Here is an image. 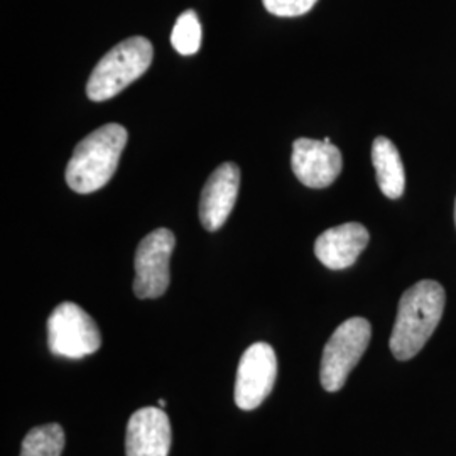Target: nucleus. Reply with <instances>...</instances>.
I'll use <instances>...</instances> for the list:
<instances>
[{"instance_id": "obj_15", "label": "nucleus", "mask_w": 456, "mask_h": 456, "mask_svg": "<svg viewBox=\"0 0 456 456\" xmlns=\"http://www.w3.org/2000/svg\"><path fill=\"white\" fill-rule=\"evenodd\" d=\"M318 0H262L267 12L277 17H297L310 12Z\"/></svg>"}, {"instance_id": "obj_13", "label": "nucleus", "mask_w": 456, "mask_h": 456, "mask_svg": "<svg viewBox=\"0 0 456 456\" xmlns=\"http://www.w3.org/2000/svg\"><path fill=\"white\" fill-rule=\"evenodd\" d=\"M65 448V431L60 424L33 428L22 441L20 456H61Z\"/></svg>"}, {"instance_id": "obj_5", "label": "nucleus", "mask_w": 456, "mask_h": 456, "mask_svg": "<svg viewBox=\"0 0 456 456\" xmlns=\"http://www.w3.org/2000/svg\"><path fill=\"white\" fill-rule=\"evenodd\" d=\"M48 345L53 355L78 360L97 352L102 335L86 311L66 301L49 314Z\"/></svg>"}, {"instance_id": "obj_14", "label": "nucleus", "mask_w": 456, "mask_h": 456, "mask_svg": "<svg viewBox=\"0 0 456 456\" xmlns=\"http://www.w3.org/2000/svg\"><path fill=\"white\" fill-rule=\"evenodd\" d=\"M171 43L173 48L184 56L198 53L201 45V26L195 11H186L178 17L171 34Z\"/></svg>"}, {"instance_id": "obj_11", "label": "nucleus", "mask_w": 456, "mask_h": 456, "mask_svg": "<svg viewBox=\"0 0 456 456\" xmlns=\"http://www.w3.org/2000/svg\"><path fill=\"white\" fill-rule=\"evenodd\" d=\"M369 239V230L362 224L348 222L323 232L314 242V254L328 269L342 271L355 264Z\"/></svg>"}, {"instance_id": "obj_10", "label": "nucleus", "mask_w": 456, "mask_h": 456, "mask_svg": "<svg viewBox=\"0 0 456 456\" xmlns=\"http://www.w3.org/2000/svg\"><path fill=\"white\" fill-rule=\"evenodd\" d=\"M171 423L161 408L135 411L127 424V456H167L171 450Z\"/></svg>"}, {"instance_id": "obj_2", "label": "nucleus", "mask_w": 456, "mask_h": 456, "mask_svg": "<svg viewBox=\"0 0 456 456\" xmlns=\"http://www.w3.org/2000/svg\"><path fill=\"white\" fill-rule=\"evenodd\" d=\"M127 131L120 124H107L86 135L66 166L68 186L88 195L103 188L117 171L124 147L127 144Z\"/></svg>"}, {"instance_id": "obj_1", "label": "nucleus", "mask_w": 456, "mask_h": 456, "mask_svg": "<svg viewBox=\"0 0 456 456\" xmlns=\"http://www.w3.org/2000/svg\"><path fill=\"white\" fill-rule=\"evenodd\" d=\"M444 303L443 286L431 279L416 282L403 294L389 342L395 359L406 362L421 352L440 325Z\"/></svg>"}, {"instance_id": "obj_17", "label": "nucleus", "mask_w": 456, "mask_h": 456, "mask_svg": "<svg viewBox=\"0 0 456 456\" xmlns=\"http://www.w3.org/2000/svg\"><path fill=\"white\" fill-rule=\"evenodd\" d=\"M455 224H456V203H455Z\"/></svg>"}, {"instance_id": "obj_7", "label": "nucleus", "mask_w": 456, "mask_h": 456, "mask_svg": "<svg viewBox=\"0 0 456 456\" xmlns=\"http://www.w3.org/2000/svg\"><path fill=\"white\" fill-rule=\"evenodd\" d=\"M277 357L269 343H254L242 355L235 379V403L244 411L259 408L276 384Z\"/></svg>"}, {"instance_id": "obj_8", "label": "nucleus", "mask_w": 456, "mask_h": 456, "mask_svg": "<svg viewBox=\"0 0 456 456\" xmlns=\"http://www.w3.org/2000/svg\"><path fill=\"white\" fill-rule=\"evenodd\" d=\"M291 166L296 178L305 186L326 188L342 173V152L331 144L330 137L323 141L301 137L294 141Z\"/></svg>"}, {"instance_id": "obj_16", "label": "nucleus", "mask_w": 456, "mask_h": 456, "mask_svg": "<svg viewBox=\"0 0 456 456\" xmlns=\"http://www.w3.org/2000/svg\"><path fill=\"white\" fill-rule=\"evenodd\" d=\"M158 406H159L161 409H164V406H166V401H164V399H159V401H158Z\"/></svg>"}, {"instance_id": "obj_3", "label": "nucleus", "mask_w": 456, "mask_h": 456, "mask_svg": "<svg viewBox=\"0 0 456 456\" xmlns=\"http://www.w3.org/2000/svg\"><path fill=\"white\" fill-rule=\"evenodd\" d=\"M152 56V45L142 36L118 43L94 68L86 83V95L92 102L114 98L146 73Z\"/></svg>"}, {"instance_id": "obj_6", "label": "nucleus", "mask_w": 456, "mask_h": 456, "mask_svg": "<svg viewBox=\"0 0 456 456\" xmlns=\"http://www.w3.org/2000/svg\"><path fill=\"white\" fill-rule=\"evenodd\" d=\"M175 245V233L167 228H158L141 240L134 261V293L139 299H156L169 288V261Z\"/></svg>"}, {"instance_id": "obj_4", "label": "nucleus", "mask_w": 456, "mask_h": 456, "mask_svg": "<svg viewBox=\"0 0 456 456\" xmlns=\"http://www.w3.org/2000/svg\"><path fill=\"white\" fill-rule=\"evenodd\" d=\"M372 338V326L365 318H350L338 326L325 345L320 380L323 389L338 392L355 369Z\"/></svg>"}, {"instance_id": "obj_12", "label": "nucleus", "mask_w": 456, "mask_h": 456, "mask_svg": "<svg viewBox=\"0 0 456 456\" xmlns=\"http://www.w3.org/2000/svg\"><path fill=\"white\" fill-rule=\"evenodd\" d=\"M372 164L380 191L391 200L401 198L406 186V175L401 154L391 139H375L372 144Z\"/></svg>"}, {"instance_id": "obj_9", "label": "nucleus", "mask_w": 456, "mask_h": 456, "mask_svg": "<svg viewBox=\"0 0 456 456\" xmlns=\"http://www.w3.org/2000/svg\"><path fill=\"white\" fill-rule=\"evenodd\" d=\"M240 188V169L233 163H224L205 183L200 200V220L208 232L224 227L233 210Z\"/></svg>"}]
</instances>
